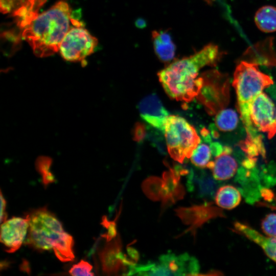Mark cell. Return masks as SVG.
Segmentation results:
<instances>
[{
	"mask_svg": "<svg viewBox=\"0 0 276 276\" xmlns=\"http://www.w3.org/2000/svg\"><path fill=\"white\" fill-rule=\"evenodd\" d=\"M210 148L212 154L215 156L221 154L224 149V148L222 147L221 145L217 142H213L211 143Z\"/></svg>",
	"mask_w": 276,
	"mask_h": 276,
	"instance_id": "83f0119b",
	"label": "cell"
},
{
	"mask_svg": "<svg viewBox=\"0 0 276 276\" xmlns=\"http://www.w3.org/2000/svg\"><path fill=\"white\" fill-rule=\"evenodd\" d=\"M98 40L85 29L79 25L71 28L62 39L59 51L62 57L71 62L81 61L91 54Z\"/></svg>",
	"mask_w": 276,
	"mask_h": 276,
	"instance_id": "52a82bcc",
	"label": "cell"
},
{
	"mask_svg": "<svg viewBox=\"0 0 276 276\" xmlns=\"http://www.w3.org/2000/svg\"><path fill=\"white\" fill-rule=\"evenodd\" d=\"M215 198V202L218 206L227 210L236 207L241 200L240 191L231 185H225L219 188Z\"/></svg>",
	"mask_w": 276,
	"mask_h": 276,
	"instance_id": "d6986e66",
	"label": "cell"
},
{
	"mask_svg": "<svg viewBox=\"0 0 276 276\" xmlns=\"http://www.w3.org/2000/svg\"><path fill=\"white\" fill-rule=\"evenodd\" d=\"M136 25L137 27H144V24H145V22H144L143 20H141V19H139L136 22Z\"/></svg>",
	"mask_w": 276,
	"mask_h": 276,
	"instance_id": "f546056e",
	"label": "cell"
},
{
	"mask_svg": "<svg viewBox=\"0 0 276 276\" xmlns=\"http://www.w3.org/2000/svg\"><path fill=\"white\" fill-rule=\"evenodd\" d=\"M210 146L205 143H201L193 151L191 156L192 163L200 168H208L211 158Z\"/></svg>",
	"mask_w": 276,
	"mask_h": 276,
	"instance_id": "7402d4cb",
	"label": "cell"
},
{
	"mask_svg": "<svg viewBox=\"0 0 276 276\" xmlns=\"http://www.w3.org/2000/svg\"><path fill=\"white\" fill-rule=\"evenodd\" d=\"M26 217L29 222L26 244L39 250L53 249L62 262L73 260V238L64 232L54 214L44 207L33 210Z\"/></svg>",
	"mask_w": 276,
	"mask_h": 276,
	"instance_id": "277c9868",
	"label": "cell"
},
{
	"mask_svg": "<svg viewBox=\"0 0 276 276\" xmlns=\"http://www.w3.org/2000/svg\"><path fill=\"white\" fill-rule=\"evenodd\" d=\"M164 132L169 154L180 163L191 157L200 143L195 128L184 118L178 116H169Z\"/></svg>",
	"mask_w": 276,
	"mask_h": 276,
	"instance_id": "5b68a950",
	"label": "cell"
},
{
	"mask_svg": "<svg viewBox=\"0 0 276 276\" xmlns=\"http://www.w3.org/2000/svg\"><path fill=\"white\" fill-rule=\"evenodd\" d=\"M51 164L52 159L46 156H40L36 162V169L41 174L43 182L45 185L54 181L53 176L50 171Z\"/></svg>",
	"mask_w": 276,
	"mask_h": 276,
	"instance_id": "603a6c76",
	"label": "cell"
},
{
	"mask_svg": "<svg viewBox=\"0 0 276 276\" xmlns=\"http://www.w3.org/2000/svg\"><path fill=\"white\" fill-rule=\"evenodd\" d=\"M152 40L156 55L163 62H169L174 57L176 46L168 31H153Z\"/></svg>",
	"mask_w": 276,
	"mask_h": 276,
	"instance_id": "e0dca14e",
	"label": "cell"
},
{
	"mask_svg": "<svg viewBox=\"0 0 276 276\" xmlns=\"http://www.w3.org/2000/svg\"><path fill=\"white\" fill-rule=\"evenodd\" d=\"M255 22L258 28L265 33L276 31V7L264 6L256 12Z\"/></svg>",
	"mask_w": 276,
	"mask_h": 276,
	"instance_id": "ffe728a7",
	"label": "cell"
},
{
	"mask_svg": "<svg viewBox=\"0 0 276 276\" xmlns=\"http://www.w3.org/2000/svg\"><path fill=\"white\" fill-rule=\"evenodd\" d=\"M239 121L237 112L232 109H224L219 111L215 117L217 127L222 131L235 129Z\"/></svg>",
	"mask_w": 276,
	"mask_h": 276,
	"instance_id": "44dd1931",
	"label": "cell"
},
{
	"mask_svg": "<svg viewBox=\"0 0 276 276\" xmlns=\"http://www.w3.org/2000/svg\"><path fill=\"white\" fill-rule=\"evenodd\" d=\"M218 47L210 43L188 57L175 60L158 73L159 80L171 98L190 102L198 96L203 78L198 77L199 70L215 63L219 57Z\"/></svg>",
	"mask_w": 276,
	"mask_h": 276,
	"instance_id": "6da1fadb",
	"label": "cell"
},
{
	"mask_svg": "<svg viewBox=\"0 0 276 276\" xmlns=\"http://www.w3.org/2000/svg\"><path fill=\"white\" fill-rule=\"evenodd\" d=\"M44 0H0L1 12L17 17L21 28L26 26L36 15L37 9Z\"/></svg>",
	"mask_w": 276,
	"mask_h": 276,
	"instance_id": "7c38bea8",
	"label": "cell"
},
{
	"mask_svg": "<svg viewBox=\"0 0 276 276\" xmlns=\"http://www.w3.org/2000/svg\"><path fill=\"white\" fill-rule=\"evenodd\" d=\"M28 228L29 222L26 217H14L2 223L0 241L6 252H14L20 247Z\"/></svg>",
	"mask_w": 276,
	"mask_h": 276,
	"instance_id": "9c48e42d",
	"label": "cell"
},
{
	"mask_svg": "<svg viewBox=\"0 0 276 276\" xmlns=\"http://www.w3.org/2000/svg\"><path fill=\"white\" fill-rule=\"evenodd\" d=\"M219 185L216 179L206 173L190 169L187 180L188 188L191 191H196L200 197L209 199L214 197Z\"/></svg>",
	"mask_w": 276,
	"mask_h": 276,
	"instance_id": "4fadbf2b",
	"label": "cell"
},
{
	"mask_svg": "<svg viewBox=\"0 0 276 276\" xmlns=\"http://www.w3.org/2000/svg\"><path fill=\"white\" fill-rule=\"evenodd\" d=\"M252 123L259 131L265 133L269 139L276 133V108L270 98L261 93L253 100L250 107Z\"/></svg>",
	"mask_w": 276,
	"mask_h": 276,
	"instance_id": "ba28073f",
	"label": "cell"
},
{
	"mask_svg": "<svg viewBox=\"0 0 276 276\" xmlns=\"http://www.w3.org/2000/svg\"><path fill=\"white\" fill-rule=\"evenodd\" d=\"M176 212L182 222L189 225L188 231L192 232H194L196 229L209 220L223 215L219 209L210 202L189 208H180Z\"/></svg>",
	"mask_w": 276,
	"mask_h": 276,
	"instance_id": "30bf717a",
	"label": "cell"
},
{
	"mask_svg": "<svg viewBox=\"0 0 276 276\" xmlns=\"http://www.w3.org/2000/svg\"><path fill=\"white\" fill-rule=\"evenodd\" d=\"M93 266L87 262L83 260L74 265L69 271L72 275H93L91 272Z\"/></svg>",
	"mask_w": 276,
	"mask_h": 276,
	"instance_id": "d4e9b609",
	"label": "cell"
},
{
	"mask_svg": "<svg viewBox=\"0 0 276 276\" xmlns=\"http://www.w3.org/2000/svg\"><path fill=\"white\" fill-rule=\"evenodd\" d=\"M1 223L6 221L7 218V214L6 212V201L3 196V194L1 193Z\"/></svg>",
	"mask_w": 276,
	"mask_h": 276,
	"instance_id": "4316f807",
	"label": "cell"
},
{
	"mask_svg": "<svg viewBox=\"0 0 276 276\" xmlns=\"http://www.w3.org/2000/svg\"><path fill=\"white\" fill-rule=\"evenodd\" d=\"M146 128L144 125L140 123L136 124L133 132V137L135 141H142L146 135Z\"/></svg>",
	"mask_w": 276,
	"mask_h": 276,
	"instance_id": "484cf974",
	"label": "cell"
},
{
	"mask_svg": "<svg viewBox=\"0 0 276 276\" xmlns=\"http://www.w3.org/2000/svg\"><path fill=\"white\" fill-rule=\"evenodd\" d=\"M138 108L142 118L153 128L164 132L169 112L155 94L144 98L139 103Z\"/></svg>",
	"mask_w": 276,
	"mask_h": 276,
	"instance_id": "8fae6325",
	"label": "cell"
},
{
	"mask_svg": "<svg viewBox=\"0 0 276 276\" xmlns=\"http://www.w3.org/2000/svg\"><path fill=\"white\" fill-rule=\"evenodd\" d=\"M73 20L68 4L60 1L46 11L37 14L22 28V37L37 57H47L59 51Z\"/></svg>",
	"mask_w": 276,
	"mask_h": 276,
	"instance_id": "7a4b0ae2",
	"label": "cell"
},
{
	"mask_svg": "<svg viewBox=\"0 0 276 276\" xmlns=\"http://www.w3.org/2000/svg\"><path fill=\"white\" fill-rule=\"evenodd\" d=\"M199 265L194 257L188 254L176 255L167 254L160 256L157 262L134 265L132 275H198Z\"/></svg>",
	"mask_w": 276,
	"mask_h": 276,
	"instance_id": "8992f818",
	"label": "cell"
},
{
	"mask_svg": "<svg viewBox=\"0 0 276 276\" xmlns=\"http://www.w3.org/2000/svg\"><path fill=\"white\" fill-rule=\"evenodd\" d=\"M235 231L260 246L266 254L276 262V238L266 237L250 226L239 222L234 224Z\"/></svg>",
	"mask_w": 276,
	"mask_h": 276,
	"instance_id": "2e32d148",
	"label": "cell"
},
{
	"mask_svg": "<svg viewBox=\"0 0 276 276\" xmlns=\"http://www.w3.org/2000/svg\"><path fill=\"white\" fill-rule=\"evenodd\" d=\"M251 169H240L236 176V180L240 186V192L246 201L256 202L260 198L262 187L260 178L256 172Z\"/></svg>",
	"mask_w": 276,
	"mask_h": 276,
	"instance_id": "9a60e30c",
	"label": "cell"
},
{
	"mask_svg": "<svg viewBox=\"0 0 276 276\" xmlns=\"http://www.w3.org/2000/svg\"><path fill=\"white\" fill-rule=\"evenodd\" d=\"M261 227L267 236L276 238V213L266 215L262 221Z\"/></svg>",
	"mask_w": 276,
	"mask_h": 276,
	"instance_id": "cb8c5ba5",
	"label": "cell"
},
{
	"mask_svg": "<svg viewBox=\"0 0 276 276\" xmlns=\"http://www.w3.org/2000/svg\"><path fill=\"white\" fill-rule=\"evenodd\" d=\"M118 243V242L110 243L100 253L103 270L105 272L109 274L116 272L121 265L128 264V261L119 250Z\"/></svg>",
	"mask_w": 276,
	"mask_h": 276,
	"instance_id": "ac0fdd59",
	"label": "cell"
},
{
	"mask_svg": "<svg viewBox=\"0 0 276 276\" xmlns=\"http://www.w3.org/2000/svg\"><path fill=\"white\" fill-rule=\"evenodd\" d=\"M261 196L266 200H271L274 197L273 193L269 189L264 188L261 190Z\"/></svg>",
	"mask_w": 276,
	"mask_h": 276,
	"instance_id": "f1b7e54d",
	"label": "cell"
},
{
	"mask_svg": "<svg viewBox=\"0 0 276 276\" xmlns=\"http://www.w3.org/2000/svg\"><path fill=\"white\" fill-rule=\"evenodd\" d=\"M273 83L268 75L259 70L257 63L242 61L234 74L233 84L237 95L239 113L247 134L245 141L255 144L264 157L265 149L262 137L252 123L250 107L254 99Z\"/></svg>",
	"mask_w": 276,
	"mask_h": 276,
	"instance_id": "3957f363",
	"label": "cell"
},
{
	"mask_svg": "<svg viewBox=\"0 0 276 276\" xmlns=\"http://www.w3.org/2000/svg\"><path fill=\"white\" fill-rule=\"evenodd\" d=\"M232 150L225 147L223 152L211 161L208 168L213 173V177L217 180H225L231 178L237 171L238 164L231 155Z\"/></svg>",
	"mask_w": 276,
	"mask_h": 276,
	"instance_id": "5bb4252c",
	"label": "cell"
}]
</instances>
